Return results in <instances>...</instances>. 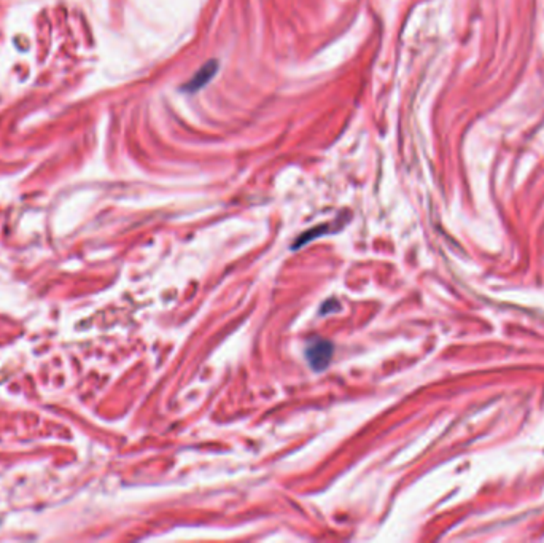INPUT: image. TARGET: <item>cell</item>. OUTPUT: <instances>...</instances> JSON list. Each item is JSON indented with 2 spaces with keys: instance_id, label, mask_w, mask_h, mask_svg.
I'll list each match as a JSON object with an SVG mask.
<instances>
[{
  "instance_id": "7a4b0ae2",
  "label": "cell",
  "mask_w": 544,
  "mask_h": 543,
  "mask_svg": "<svg viewBox=\"0 0 544 543\" xmlns=\"http://www.w3.org/2000/svg\"><path fill=\"white\" fill-rule=\"evenodd\" d=\"M217 69H218L217 61H210V62L204 64V67L198 70V74L193 77L191 82L188 83L185 88L188 89V91H196V89L203 88L205 83H209L212 80V77L217 74Z\"/></svg>"
},
{
  "instance_id": "6da1fadb",
  "label": "cell",
  "mask_w": 544,
  "mask_h": 543,
  "mask_svg": "<svg viewBox=\"0 0 544 543\" xmlns=\"http://www.w3.org/2000/svg\"><path fill=\"white\" fill-rule=\"evenodd\" d=\"M304 355H306L307 364L314 371L327 370V366L333 359V342L320 338L309 340L306 349H304Z\"/></svg>"
}]
</instances>
